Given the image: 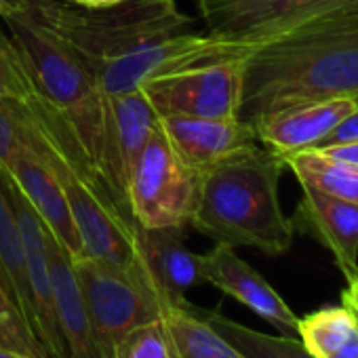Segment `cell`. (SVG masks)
Segmentation results:
<instances>
[{
    "label": "cell",
    "instance_id": "1",
    "mask_svg": "<svg viewBox=\"0 0 358 358\" xmlns=\"http://www.w3.org/2000/svg\"><path fill=\"white\" fill-rule=\"evenodd\" d=\"M358 99V11L255 47L245 57L241 120L306 101Z\"/></svg>",
    "mask_w": 358,
    "mask_h": 358
},
{
    "label": "cell",
    "instance_id": "2",
    "mask_svg": "<svg viewBox=\"0 0 358 358\" xmlns=\"http://www.w3.org/2000/svg\"><path fill=\"white\" fill-rule=\"evenodd\" d=\"M24 114L28 145L57 177L83 243V253L148 276L139 255L137 224L110 196L93 158L70 124L38 95L24 103Z\"/></svg>",
    "mask_w": 358,
    "mask_h": 358
},
{
    "label": "cell",
    "instance_id": "3",
    "mask_svg": "<svg viewBox=\"0 0 358 358\" xmlns=\"http://www.w3.org/2000/svg\"><path fill=\"white\" fill-rule=\"evenodd\" d=\"M285 162L259 143L236 152L201 175L190 226L228 247L282 255L293 243V222L282 213L278 184Z\"/></svg>",
    "mask_w": 358,
    "mask_h": 358
},
{
    "label": "cell",
    "instance_id": "4",
    "mask_svg": "<svg viewBox=\"0 0 358 358\" xmlns=\"http://www.w3.org/2000/svg\"><path fill=\"white\" fill-rule=\"evenodd\" d=\"M13 3L64 41L93 76L110 62L192 26L175 0H124L106 9H80L62 0Z\"/></svg>",
    "mask_w": 358,
    "mask_h": 358
},
{
    "label": "cell",
    "instance_id": "5",
    "mask_svg": "<svg viewBox=\"0 0 358 358\" xmlns=\"http://www.w3.org/2000/svg\"><path fill=\"white\" fill-rule=\"evenodd\" d=\"M0 17L11 32L36 95L70 124L95 162L103 103L95 76L64 41L24 13L13 0L0 11Z\"/></svg>",
    "mask_w": 358,
    "mask_h": 358
},
{
    "label": "cell",
    "instance_id": "6",
    "mask_svg": "<svg viewBox=\"0 0 358 358\" xmlns=\"http://www.w3.org/2000/svg\"><path fill=\"white\" fill-rule=\"evenodd\" d=\"M101 358H120L124 339L141 324L162 318L169 306L148 276L97 257L72 259Z\"/></svg>",
    "mask_w": 358,
    "mask_h": 358
},
{
    "label": "cell",
    "instance_id": "7",
    "mask_svg": "<svg viewBox=\"0 0 358 358\" xmlns=\"http://www.w3.org/2000/svg\"><path fill=\"white\" fill-rule=\"evenodd\" d=\"M201 192V173L175 152L160 124L141 150L127 188V207L141 228L190 226Z\"/></svg>",
    "mask_w": 358,
    "mask_h": 358
},
{
    "label": "cell",
    "instance_id": "8",
    "mask_svg": "<svg viewBox=\"0 0 358 358\" xmlns=\"http://www.w3.org/2000/svg\"><path fill=\"white\" fill-rule=\"evenodd\" d=\"M194 5L207 34L249 49L358 11V0H194Z\"/></svg>",
    "mask_w": 358,
    "mask_h": 358
},
{
    "label": "cell",
    "instance_id": "9",
    "mask_svg": "<svg viewBox=\"0 0 358 358\" xmlns=\"http://www.w3.org/2000/svg\"><path fill=\"white\" fill-rule=\"evenodd\" d=\"M245 57L150 78L139 89L162 116L236 120L243 106Z\"/></svg>",
    "mask_w": 358,
    "mask_h": 358
},
{
    "label": "cell",
    "instance_id": "10",
    "mask_svg": "<svg viewBox=\"0 0 358 358\" xmlns=\"http://www.w3.org/2000/svg\"><path fill=\"white\" fill-rule=\"evenodd\" d=\"M158 124L160 116L141 89L120 95H103L95 164L110 196L129 217V179L141 150L145 148Z\"/></svg>",
    "mask_w": 358,
    "mask_h": 358
},
{
    "label": "cell",
    "instance_id": "11",
    "mask_svg": "<svg viewBox=\"0 0 358 358\" xmlns=\"http://www.w3.org/2000/svg\"><path fill=\"white\" fill-rule=\"evenodd\" d=\"M251 51L253 49L249 47L224 43L211 34L182 32L110 62L95 74V80L103 95H120L137 91L150 78L194 66L247 57Z\"/></svg>",
    "mask_w": 358,
    "mask_h": 358
},
{
    "label": "cell",
    "instance_id": "12",
    "mask_svg": "<svg viewBox=\"0 0 358 358\" xmlns=\"http://www.w3.org/2000/svg\"><path fill=\"white\" fill-rule=\"evenodd\" d=\"M358 108L354 97L306 101L268 112L251 122L257 141L285 158L289 154L320 148L331 131Z\"/></svg>",
    "mask_w": 358,
    "mask_h": 358
},
{
    "label": "cell",
    "instance_id": "13",
    "mask_svg": "<svg viewBox=\"0 0 358 358\" xmlns=\"http://www.w3.org/2000/svg\"><path fill=\"white\" fill-rule=\"evenodd\" d=\"M199 262L203 282H209L222 293L245 303L257 316L274 324L282 335L299 339V318L272 289V285L236 255L234 247L215 243V247L201 255Z\"/></svg>",
    "mask_w": 358,
    "mask_h": 358
},
{
    "label": "cell",
    "instance_id": "14",
    "mask_svg": "<svg viewBox=\"0 0 358 358\" xmlns=\"http://www.w3.org/2000/svg\"><path fill=\"white\" fill-rule=\"evenodd\" d=\"M5 173L20 194L34 209L43 226L53 234V238L70 253L72 259L83 257V243L66 201V194L57 182L53 171L45 164V160L26 143L9 162Z\"/></svg>",
    "mask_w": 358,
    "mask_h": 358
},
{
    "label": "cell",
    "instance_id": "15",
    "mask_svg": "<svg viewBox=\"0 0 358 358\" xmlns=\"http://www.w3.org/2000/svg\"><path fill=\"white\" fill-rule=\"evenodd\" d=\"M3 184L9 192L26 251V266H28V280H30V293L36 314V339L47 350L51 358H66L62 335L57 329L55 318V303H53V291H51V276H49V257H47V238H45V226L34 213V209L28 205V201L20 194V190L13 186L11 179L0 173Z\"/></svg>",
    "mask_w": 358,
    "mask_h": 358
},
{
    "label": "cell",
    "instance_id": "16",
    "mask_svg": "<svg viewBox=\"0 0 358 358\" xmlns=\"http://www.w3.org/2000/svg\"><path fill=\"white\" fill-rule=\"evenodd\" d=\"M160 129L184 158L188 166L201 175L236 152L259 143L255 129L236 120H213V118H188V116H162Z\"/></svg>",
    "mask_w": 358,
    "mask_h": 358
},
{
    "label": "cell",
    "instance_id": "17",
    "mask_svg": "<svg viewBox=\"0 0 358 358\" xmlns=\"http://www.w3.org/2000/svg\"><path fill=\"white\" fill-rule=\"evenodd\" d=\"M303 199L295 211L293 230L324 245L345 280L358 276V205L301 186Z\"/></svg>",
    "mask_w": 358,
    "mask_h": 358
},
{
    "label": "cell",
    "instance_id": "18",
    "mask_svg": "<svg viewBox=\"0 0 358 358\" xmlns=\"http://www.w3.org/2000/svg\"><path fill=\"white\" fill-rule=\"evenodd\" d=\"M139 255L148 278L169 306H184L186 293L203 282L201 262L184 243V228L137 226Z\"/></svg>",
    "mask_w": 358,
    "mask_h": 358
},
{
    "label": "cell",
    "instance_id": "19",
    "mask_svg": "<svg viewBox=\"0 0 358 358\" xmlns=\"http://www.w3.org/2000/svg\"><path fill=\"white\" fill-rule=\"evenodd\" d=\"M45 238H47L55 318H57V329L62 335L66 358H101V350L93 333V324L80 293L72 257L53 238V234L47 228H45Z\"/></svg>",
    "mask_w": 358,
    "mask_h": 358
},
{
    "label": "cell",
    "instance_id": "20",
    "mask_svg": "<svg viewBox=\"0 0 358 358\" xmlns=\"http://www.w3.org/2000/svg\"><path fill=\"white\" fill-rule=\"evenodd\" d=\"M0 285L5 287L7 295L17 308L28 333L36 339V314L30 293L22 230L3 177H0Z\"/></svg>",
    "mask_w": 358,
    "mask_h": 358
},
{
    "label": "cell",
    "instance_id": "21",
    "mask_svg": "<svg viewBox=\"0 0 358 358\" xmlns=\"http://www.w3.org/2000/svg\"><path fill=\"white\" fill-rule=\"evenodd\" d=\"M162 322L171 335L177 358H247L224 339L192 303L166 306Z\"/></svg>",
    "mask_w": 358,
    "mask_h": 358
},
{
    "label": "cell",
    "instance_id": "22",
    "mask_svg": "<svg viewBox=\"0 0 358 358\" xmlns=\"http://www.w3.org/2000/svg\"><path fill=\"white\" fill-rule=\"evenodd\" d=\"M301 186H312L324 194L358 205V166L327 158L316 150L289 154L282 158Z\"/></svg>",
    "mask_w": 358,
    "mask_h": 358
},
{
    "label": "cell",
    "instance_id": "23",
    "mask_svg": "<svg viewBox=\"0 0 358 358\" xmlns=\"http://www.w3.org/2000/svg\"><path fill=\"white\" fill-rule=\"evenodd\" d=\"M203 318L247 358H316L297 337L266 335L213 310H201Z\"/></svg>",
    "mask_w": 358,
    "mask_h": 358
},
{
    "label": "cell",
    "instance_id": "24",
    "mask_svg": "<svg viewBox=\"0 0 358 358\" xmlns=\"http://www.w3.org/2000/svg\"><path fill=\"white\" fill-rule=\"evenodd\" d=\"M356 333V316L343 303L327 306L299 318V339L316 358H329Z\"/></svg>",
    "mask_w": 358,
    "mask_h": 358
},
{
    "label": "cell",
    "instance_id": "25",
    "mask_svg": "<svg viewBox=\"0 0 358 358\" xmlns=\"http://www.w3.org/2000/svg\"><path fill=\"white\" fill-rule=\"evenodd\" d=\"M36 97L26 64L11 41L0 32V101L28 103Z\"/></svg>",
    "mask_w": 358,
    "mask_h": 358
},
{
    "label": "cell",
    "instance_id": "26",
    "mask_svg": "<svg viewBox=\"0 0 358 358\" xmlns=\"http://www.w3.org/2000/svg\"><path fill=\"white\" fill-rule=\"evenodd\" d=\"M120 358H177L162 318L131 331L120 348Z\"/></svg>",
    "mask_w": 358,
    "mask_h": 358
},
{
    "label": "cell",
    "instance_id": "27",
    "mask_svg": "<svg viewBox=\"0 0 358 358\" xmlns=\"http://www.w3.org/2000/svg\"><path fill=\"white\" fill-rule=\"evenodd\" d=\"M28 143V122L24 103L0 101V171H5L13 156Z\"/></svg>",
    "mask_w": 358,
    "mask_h": 358
},
{
    "label": "cell",
    "instance_id": "28",
    "mask_svg": "<svg viewBox=\"0 0 358 358\" xmlns=\"http://www.w3.org/2000/svg\"><path fill=\"white\" fill-rule=\"evenodd\" d=\"M0 350L20 352L34 358H51L45 352V348H41L22 327H17L13 320L5 318L3 314H0Z\"/></svg>",
    "mask_w": 358,
    "mask_h": 358
},
{
    "label": "cell",
    "instance_id": "29",
    "mask_svg": "<svg viewBox=\"0 0 358 358\" xmlns=\"http://www.w3.org/2000/svg\"><path fill=\"white\" fill-rule=\"evenodd\" d=\"M314 150H316L318 154L327 156V158H333V160H339V162L358 166V139L345 141V143L322 145V148H314Z\"/></svg>",
    "mask_w": 358,
    "mask_h": 358
},
{
    "label": "cell",
    "instance_id": "30",
    "mask_svg": "<svg viewBox=\"0 0 358 358\" xmlns=\"http://www.w3.org/2000/svg\"><path fill=\"white\" fill-rule=\"evenodd\" d=\"M354 139H358V108H356L348 118H343V120L331 131V135L324 139L322 145L345 143V141H354ZM322 145H320V148H322Z\"/></svg>",
    "mask_w": 358,
    "mask_h": 358
},
{
    "label": "cell",
    "instance_id": "31",
    "mask_svg": "<svg viewBox=\"0 0 358 358\" xmlns=\"http://www.w3.org/2000/svg\"><path fill=\"white\" fill-rule=\"evenodd\" d=\"M0 314H3L5 318H9V320H13L17 327H22L26 333H28V329H26V324H24V320H22V316H20V312H17V308L13 306V301H11V297L7 295V291H5V287L0 285ZM30 335V333H28ZM32 337V335H30ZM34 339V337H32ZM36 341V339H34ZM38 343V341H36ZM41 345V343H38ZM43 348V345H41Z\"/></svg>",
    "mask_w": 358,
    "mask_h": 358
},
{
    "label": "cell",
    "instance_id": "32",
    "mask_svg": "<svg viewBox=\"0 0 358 358\" xmlns=\"http://www.w3.org/2000/svg\"><path fill=\"white\" fill-rule=\"evenodd\" d=\"M341 303L348 306L358 316V276H354V278L348 280V287L341 293Z\"/></svg>",
    "mask_w": 358,
    "mask_h": 358
},
{
    "label": "cell",
    "instance_id": "33",
    "mask_svg": "<svg viewBox=\"0 0 358 358\" xmlns=\"http://www.w3.org/2000/svg\"><path fill=\"white\" fill-rule=\"evenodd\" d=\"M62 3L80 7V9H106V7H114L118 3H124V0H62Z\"/></svg>",
    "mask_w": 358,
    "mask_h": 358
},
{
    "label": "cell",
    "instance_id": "34",
    "mask_svg": "<svg viewBox=\"0 0 358 358\" xmlns=\"http://www.w3.org/2000/svg\"><path fill=\"white\" fill-rule=\"evenodd\" d=\"M329 358H358V333L343 348H339L335 354H331Z\"/></svg>",
    "mask_w": 358,
    "mask_h": 358
},
{
    "label": "cell",
    "instance_id": "35",
    "mask_svg": "<svg viewBox=\"0 0 358 358\" xmlns=\"http://www.w3.org/2000/svg\"><path fill=\"white\" fill-rule=\"evenodd\" d=\"M0 358H34V356H26L20 352H9V350H0Z\"/></svg>",
    "mask_w": 358,
    "mask_h": 358
},
{
    "label": "cell",
    "instance_id": "36",
    "mask_svg": "<svg viewBox=\"0 0 358 358\" xmlns=\"http://www.w3.org/2000/svg\"><path fill=\"white\" fill-rule=\"evenodd\" d=\"M9 3H11V0H0V11H3Z\"/></svg>",
    "mask_w": 358,
    "mask_h": 358
},
{
    "label": "cell",
    "instance_id": "37",
    "mask_svg": "<svg viewBox=\"0 0 358 358\" xmlns=\"http://www.w3.org/2000/svg\"><path fill=\"white\" fill-rule=\"evenodd\" d=\"M354 316H356V314H354ZM356 327H358V316H356Z\"/></svg>",
    "mask_w": 358,
    "mask_h": 358
},
{
    "label": "cell",
    "instance_id": "38",
    "mask_svg": "<svg viewBox=\"0 0 358 358\" xmlns=\"http://www.w3.org/2000/svg\"><path fill=\"white\" fill-rule=\"evenodd\" d=\"M173 348H175V345H173Z\"/></svg>",
    "mask_w": 358,
    "mask_h": 358
}]
</instances>
